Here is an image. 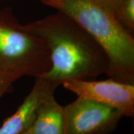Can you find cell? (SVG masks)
Instances as JSON below:
<instances>
[{
	"label": "cell",
	"mask_w": 134,
	"mask_h": 134,
	"mask_svg": "<svg viewBox=\"0 0 134 134\" xmlns=\"http://www.w3.org/2000/svg\"><path fill=\"white\" fill-rule=\"evenodd\" d=\"M25 27L46 43L51 69L42 76L61 85L68 80H93L107 75L109 62L93 37L73 19L59 12Z\"/></svg>",
	"instance_id": "obj_1"
},
{
	"label": "cell",
	"mask_w": 134,
	"mask_h": 134,
	"mask_svg": "<svg viewBox=\"0 0 134 134\" xmlns=\"http://www.w3.org/2000/svg\"><path fill=\"white\" fill-rule=\"evenodd\" d=\"M55 9L76 21L103 48L109 62L107 76L134 85V38L114 13L94 0H60Z\"/></svg>",
	"instance_id": "obj_2"
},
{
	"label": "cell",
	"mask_w": 134,
	"mask_h": 134,
	"mask_svg": "<svg viewBox=\"0 0 134 134\" xmlns=\"http://www.w3.org/2000/svg\"><path fill=\"white\" fill-rule=\"evenodd\" d=\"M46 42L19 24L11 8L0 11V72L15 82L42 77L51 69Z\"/></svg>",
	"instance_id": "obj_3"
},
{
	"label": "cell",
	"mask_w": 134,
	"mask_h": 134,
	"mask_svg": "<svg viewBox=\"0 0 134 134\" xmlns=\"http://www.w3.org/2000/svg\"><path fill=\"white\" fill-rule=\"evenodd\" d=\"M63 108L65 134H110L123 117L113 107L80 97Z\"/></svg>",
	"instance_id": "obj_4"
},
{
	"label": "cell",
	"mask_w": 134,
	"mask_h": 134,
	"mask_svg": "<svg viewBox=\"0 0 134 134\" xmlns=\"http://www.w3.org/2000/svg\"><path fill=\"white\" fill-rule=\"evenodd\" d=\"M78 97L116 109L123 117L134 115V85L112 78L102 81L68 80L62 84Z\"/></svg>",
	"instance_id": "obj_5"
},
{
	"label": "cell",
	"mask_w": 134,
	"mask_h": 134,
	"mask_svg": "<svg viewBox=\"0 0 134 134\" xmlns=\"http://www.w3.org/2000/svg\"><path fill=\"white\" fill-rule=\"evenodd\" d=\"M60 85L46 78H36L34 85L18 109L3 122L0 134H21L31 128L41 104L54 95Z\"/></svg>",
	"instance_id": "obj_6"
},
{
	"label": "cell",
	"mask_w": 134,
	"mask_h": 134,
	"mask_svg": "<svg viewBox=\"0 0 134 134\" xmlns=\"http://www.w3.org/2000/svg\"><path fill=\"white\" fill-rule=\"evenodd\" d=\"M32 134H65L64 108L50 96L38 106L31 128Z\"/></svg>",
	"instance_id": "obj_7"
},
{
	"label": "cell",
	"mask_w": 134,
	"mask_h": 134,
	"mask_svg": "<svg viewBox=\"0 0 134 134\" xmlns=\"http://www.w3.org/2000/svg\"><path fill=\"white\" fill-rule=\"evenodd\" d=\"M116 17L122 26L133 34L134 32V0H121Z\"/></svg>",
	"instance_id": "obj_8"
},
{
	"label": "cell",
	"mask_w": 134,
	"mask_h": 134,
	"mask_svg": "<svg viewBox=\"0 0 134 134\" xmlns=\"http://www.w3.org/2000/svg\"><path fill=\"white\" fill-rule=\"evenodd\" d=\"M14 83V81L0 72V100L5 94L12 91Z\"/></svg>",
	"instance_id": "obj_9"
},
{
	"label": "cell",
	"mask_w": 134,
	"mask_h": 134,
	"mask_svg": "<svg viewBox=\"0 0 134 134\" xmlns=\"http://www.w3.org/2000/svg\"><path fill=\"white\" fill-rule=\"evenodd\" d=\"M94 1L108 8V9L114 13L116 16L117 10H118L119 6L121 0H94Z\"/></svg>",
	"instance_id": "obj_10"
},
{
	"label": "cell",
	"mask_w": 134,
	"mask_h": 134,
	"mask_svg": "<svg viewBox=\"0 0 134 134\" xmlns=\"http://www.w3.org/2000/svg\"><path fill=\"white\" fill-rule=\"evenodd\" d=\"M40 1L48 6L55 8V6L59 3L60 0H40Z\"/></svg>",
	"instance_id": "obj_11"
},
{
	"label": "cell",
	"mask_w": 134,
	"mask_h": 134,
	"mask_svg": "<svg viewBox=\"0 0 134 134\" xmlns=\"http://www.w3.org/2000/svg\"><path fill=\"white\" fill-rule=\"evenodd\" d=\"M21 134H32V133H31V130H30V129H28L27 130V131L24 132V133H21Z\"/></svg>",
	"instance_id": "obj_12"
}]
</instances>
